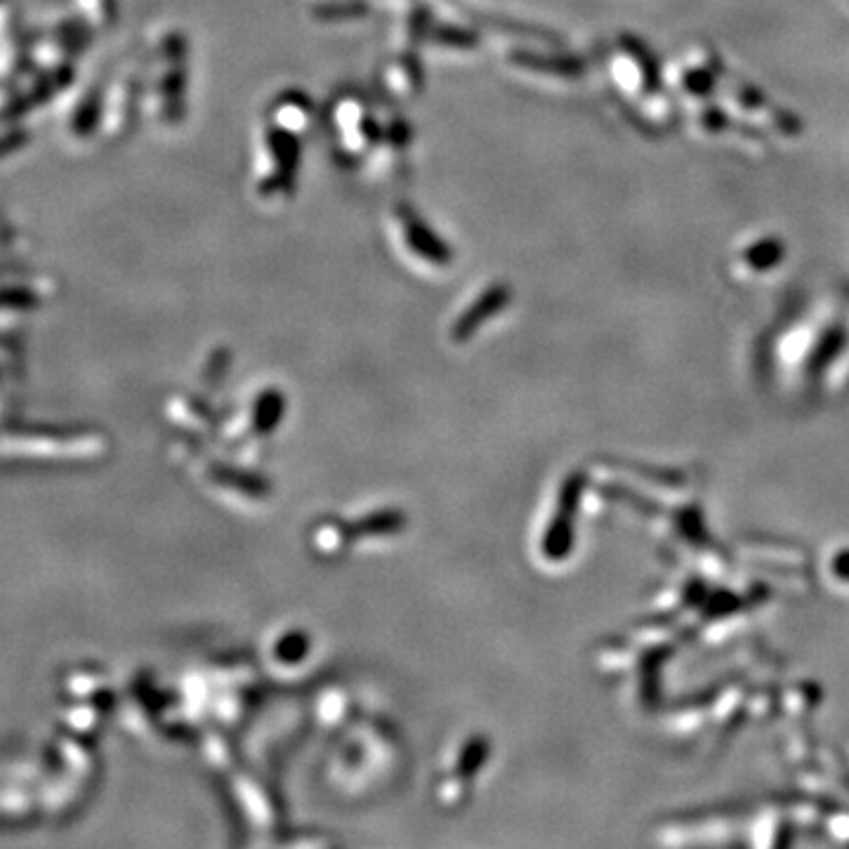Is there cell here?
<instances>
[{
  "label": "cell",
  "mask_w": 849,
  "mask_h": 849,
  "mask_svg": "<svg viewBox=\"0 0 849 849\" xmlns=\"http://www.w3.org/2000/svg\"><path fill=\"white\" fill-rule=\"evenodd\" d=\"M364 12H366V5H361V3L324 5V8L317 10V17H324L328 22V19H335V17H357V15H364Z\"/></svg>",
  "instance_id": "3957f363"
},
{
  "label": "cell",
  "mask_w": 849,
  "mask_h": 849,
  "mask_svg": "<svg viewBox=\"0 0 849 849\" xmlns=\"http://www.w3.org/2000/svg\"><path fill=\"white\" fill-rule=\"evenodd\" d=\"M401 217H404L408 243H411V248L416 250L420 258L439 262V265H444V262L451 260V250L446 248L444 243L437 239V234H432L430 229H427V225H423L416 215H411L408 210H404Z\"/></svg>",
  "instance_id": "6da1fadb"
},
{
  "label": "cell",
  "mask_w": 849,
  "mask_h": 849,
  "mask_svg": "<svg viewBox=\"0 0 849 849\" xmlns=\"http://www.w3.org/2000/svg\"><path fill=\"white\" fill-rule=\"evenodd\" d=\"M434 38H439L442 43L453 45V48H470V45L477 43L470 34H465V31H458V29H442L434 34Z\"/></svg>",
  "instance_id": "277c9868"
},
{
  "label": "cell",
  "mask_w": 849,
  "mask_h": 849,
  "mask_svg": "<svg viewBox=\"0 0 849 849\" xmlns=\"http://www.w3.org/2000/svg\"><path fill=\"white\" fill-rule=\"evenodd\" d=\"M505 298H508V291H505V288H493V291L486 293L484 298L479 300V305L472 307L470 312L465 314L463 324H460V331H467V328L477 326L479 319L486 317L489 312H496V309L505 302Z\"/></svg>",
  "instance_id": "7a4b0ae2"
}]
</instances>
